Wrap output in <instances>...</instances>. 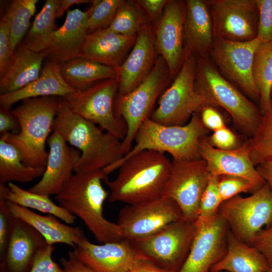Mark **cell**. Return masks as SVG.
<instances>
[{
    "instance_id": "obj_1",
    "label": "cell",
    "mask_w": 272,
    "mask_h": 272,
    "mask_svg": "<svg viewBox=\"0 0 272 272\" xmlns=\"http://www.w3.org/2000/svg\"><path fill=\"white\" fill-rule=\"evenodd\" d=\"M171 167L164 153L145 150L103 169L108 175L119 169L115 179L104 180L109 201L135 205L162 196Z\"/></svg>"
},
{
    "instance_id": "obj_2",
    "label": "cell",
    "mask_w": 272,
    "mask_h": 272,
    "mask_svg": "<svg viewBox=\"0 0 272 272\" xmlns=\"http://www.w3.org/2000/svg\"><path fill=\"white\" fill-rule=\"evenodd\" d=\"M103 130L73 112L60 97L53 131L80 152L75 173L103 170L122 158V141Z\"/></svg>"
},
{
    "instance_id": "obj_3",
    "label": "cell",
    "mask_w": 272,
    "mask_h": 272,
    "mask_svg": "<svg viewBox=\"0 0 272 272\" xmlns=\"http://www.w3.org/2000/svg\"><path fill=\"white\" fill-rule=\"evenodd\" d=\"M106 178L102 169L75 173L55 196L60 206L82 220L100 244L124 239L118 225L103 215L109 193L102 181Z\"/></svg>"
},
{
    "instance_id": "obj_4",
    "label": "cell",
    "mask_w": 272,
    "mask_h": 272,
    "mask_svg": "<svg viewBox=\"0 0 272 272\" xmlns=\"http://www.w3.org/2000/svg\"><path fill=\"white\" fill-rule=\"evenodd\" d=\"M60 97L48 96L29 98L12 111L20 124L17 133L1 135L15 146L28 166L45 167L48 155L45 145L53 131Z\"/></svg>"
},
{
    "instance_id": "obj_5",
    "label": "cell",
    "mask_w": 272,
    "mask_h": 272,
    "mask_svg": "<svg viewBox=\"0 0 272 272\" xmlns=\"http://www.w3.org/2000/svg\"><path fill=\"white\" fill-rule=\"evenodd\" d=\"M196 91L210 103L224 109L236 127L251 138L262 116L260 107L223 77L209 57L196 58Z\"/></svg>"
},
{
    "instance_id": "obj_6",
    "label": "cell",
    "mask_w": 272,
    "mask_h": 272,
    "mask_svg": "<svg viewBox=\"0 0 272 272\" xmlns=\"http://www.w3.org/2000/svg\"><path fill=\"white\" fill-rule=\"evenodd\" d=\"M208 131L202 122L199 112L194 113L187 123L181 126L161 124L149 118L137 131L134 146L119 161L145 150L168 153L173 159L177 160L201 159L199 142Z\"/></svg>"
},
{
    "instance_id": "obj_7",
    "label": "cell",
    "mask_w": 272,
    "mask_h": 272,
    "mask_svg": "<svg viewBox=\"0 0 272 272\" xmlns=\"http://www.w3.org/2000/svg\"><path fill=\"white\" fill-rule=\"evenodd\" d=\"M172 78L166 62L159 55L151 72L134 89L124 95L117 96L114 105V113L117 117L123 119L127 126L126 134L122 141L124 156L131 149L137 131L150 118L157 99Z\"/></svg>"
},
{
    "instance_id": "obj_8",
    "label": "cell",
    "mask_w": 272,
    "mask_h": 272,
    "mask_svg": "<svg viewBox=\"0 0 272 272\" xmlns=\"http://www.w3.org/2000/svg\"><path fill=\"white\" fill-rule=\"evenodd\" d=\"M196 66L195 57L187 55L172 84L162 94L151 120L165 125H184L210 103L195 88Z\"/></svg>"
},
{
    "instance_id": "obj_9",
    "label": "cell",
    "mask_w": 272,
    "mask_h": 272,
    "mask_svg": "<svg viewBox=\"0 0 272 272\" xmlns=\"http://www.w3.org/2000/svg\"><path fill=\"white\" fill-rule=\"evenodd\" d=\"M118 89L117 78L106 79L85 90H76L63 98L73 112L122 141L126 134V124L114 110Z\"/></svg>"
},
{
    "instance_id": "obj_10",
    "label": "cell",
    "mask_w": 272,
    "mask_h": 272,
    "mask_svg": "<svg viewBox=\"0 0 272 272\" xmlns=\"http://www.w3.org/2000/svg\"><path fill=\"white\" fill-rule=\"evenodd\" d=\"M196 230V223L183 218L152 236L129 241L155 263L178 272L189 254Z\"/></svg>"
},
{
    "instance_id": "obj_11",
    "label": "cell",
    "mask_w": 272,
    "mask_h": 272,
    "mask_svg": "<svg viewBox=\"0 0 272 272\" xmlns=\"http://www.w3.org/2000/svg\"><path fill=\"white\" fill-rule=\"evenodd\" d=\"M219 213L233 234L251 245L258 232L272 225V190L266 183L249 196L237 195L222 202Z\"/></svg>"
},
{
    "instance_id": "obj_12",
    "label": "cell",
    "mask_w": 272,
    "mask_h": 272,
    "mask_svg": "<svg viewBox=\"0 0 272 272\" xmlns=\"http://www.w3.org/2000/svg\"><path fill=\"white\" fill-rule=\"evenodd\" d=\"M261 42L257 38L246 42L215 39L209 56L221 75L252 101H259L252 66L255 50Z\"/></svg>"
},
{
    "instance_id": "obj_13",
    "label": "cell",
    "mask_w": 272,
    "mask_h": 272,
    "mask_svg": "<svg viewBox=\"0 0 272 272\" xmlns=\"http://www.w3.org/2000/svg\"><path fill=\"white\" fill-rule=\"evenodd\" d=\"M183 218L171 198L161 196L135 205H127L119 212L117 224L124 239L133 241L152 236Z\"/></svg>"
},
{
    "instance_id": "obj_14",
    "label": "cell",
    "mask_w": 272,
    "mask_h": 272,
    "mask_svg": "<svg viewBox=\"0 0 272 272\" xmlns=\"http://www.w3.org/2000/svg\"><path fill=\"white\" fill-rule=\"evenodd\" d=\"M210 176L206 163L201 158L190 161L173 159L162 196L175 201L183 218L195 223L200 200Z\"/></svg>"
},
{
    "instance_id": "obj_15",
    "label": "cell",
    "mask_w": 272,
    "mask_h": 272,
    "mask_svg": "<svg viewBox=\"0 0 272 272\" xmlns=\"http://www.w3.org/2000/svg\"><path fill=\"white\" fill-rule=\"evenodd\" d=\"M215 39L246 42L257 38L255 0H209Z\"/></svg>"
},
{
    "instance_id": "obj_16",
    "label": "cell",
    "mask_w": 272,
    "mask_h": 272,
    "mask_svg": "<svg viewBox=\"0 0 272 272\" xmlns=\"http://www.w3.org/2000/svg\"><path fill=\"white\" fill-rule=\"evenodd\" d=\"M197 230L189 254L178 272H209L226 255L229 228L218 214L211 222L196 221Z\"/></svg>"
},
{
    "instance_id": "obj_17",
    "label": "cell",
    "mask_w": 272,
    "mask_h": 272,
    "mask_svg": "<svg viewBox=\"0 0 272 272\" xmlns=\"http://www.w3.org/2000/svg\"><path fill=\"white\" fill-rule=\"evenodd\" d=\"M186 10L185 1L168 0L155 24L156 49L166 62L172 78L177 75L185 58L183 33Z\"/></svg>"
},
{
    "instance_id": "obj_18",
    "label": "cell",
    "mask_w": 272,
    "mask_h": 272,
    "mask_svg": "<svg viewBox=\"0 0 272 272\" xmlns=\"http://www.w3.org/2000/svg\"><path fill=\"white\" fill-rule=\"evenodd\" d=\"M72 251L96 272H129L144 256L127 240L96 244L86 237Z\"/></svg>"
},
{
    "instance_id": "obj_19",
    "label": "cell",
    "mask_w": 272,
    "mask_h": 272,
    "mask_svg": "<svg viewBox=\"0 0 272 272\" xmlns=\"http://www.w3.org/2000/svg\"><path fill=\"white\" fill-rule=\"evenodd\" d=\"M198 146L200 158L205 161L210 174L242 177L257 189L266 183L250 160L248 142L234 150H221L212 146L205 136Z\"/></svg>"
},
{
    "instance_id": "obj_20",
    "label": "cell",
    "mask_w": 272,
    "mask_h": 272,
    "mask_svg": "<svg viewBox=\"0 0 272 272\" xmlns=\"http://www.w3.org/2000/svg\"><path fill=\"white\" fill-rule=\"evenodd\" d=\"M48 155L44 172L41 179L27 190L47 196L56 195L73 175L80 152L67 145L58 133L53 131L47 143Z\"/></svg>"
},
{
    "instance_id": "obj_21",
    "label": "cell",
    "mask_w": 272,
    "mask_h": 272,
    "mask_svg": "<svg viewBox=\"0 0 272 272\" xmlns=\"http://www.w3.org/2000/svg\"><path fill=\"white\" fill-rule=\"evenodd\" d=\"M154 30L150 22L142 27L135 43L122 64L116 69L118 95L134 89L149 74L156 61Z\"/></svg>"
},
{
    "instance_id": "obj_22",
    "label": "cell",
    "mask_w": 272,
    "mask_h": 272,
    "mask_svg": "<svg viewBox=\"0 0 272 272\" xmlns=\"http://www.w3.org/2000/svg\"><path fill=\"white\" fill-rule=\"evenodd\" d=\"M92 8L86 12L75 9L67 11L63 25L51 34L46 50L49 61L60 64L78 57L88 34Z\"/></svg>"
},
{
    "instance_id": "obj_23",
    "label": "cell",
    "mask_w": 272,
    "mask_h": 272,
    "mask_svg": "<svg viewBox=\"0 0 272 272\" xmlns=\"http://www.w3.org/2000/svg\"><path fill=\"white\" fill-rule=\"evenodd\" d=\"M183 44L185 57L208 58L215 37L209 0H186Z\"/></svg>"
},
{
    "instance_id": "obj_24",
    "label": "cell",
    "mask_w": 272,
    "mask_h": 272,
    "mask_svg": "<svg viewBox=\"0 0 272 272\" xmlns=\"http://www.w3.org/2000/svg\"><path fill=\"white\" fill-rule=\"evenodd\" d=\"M136 38L137 36L116 33L107 28L98 30L87 35L79 57L116 69L126 59Z\"/></svg>"
},
{
    "instance_id": "obj_25",
    "label": "cell",
    "mask_w": 272,
    "mask_h": 272,
    "mask_svg": "<svg viewBox=\"0 0 272 272\" xmlns=\"http://www.w3.org/2000/svg\"><path fill=\"white\" fill-rule=\"evenodd\" d=\"M47 243L34 228L13 218L7 247L6 263L10 272H25L32 265L39 249Z\"/></svg>"
},
{
    "instance_id": "obj_26",
    "label": "cell",
    "mask_w": 272,
    "mask_h": 272,
    "mask_svg": "<svg viewBox=\"0 0 272 272\" xmlns=\"http://www.w3.org/2000/svg\"><path fill=\"white\" fill-rule=\"evenodd\" d=\"M75 90L62 78L60 64L49 61L42 67L40 75L35 80L18 90L1 95L0 104L10 109L20 101L48 96L63 98Z\"/></svg>"
},
{
    "instance_id": "obj_27",
    "label": "cell",
    "mask_w": 272,
    "mask_h": 272,
    "mask_svg": "<svg viewBox=\"0 0 272 272\" xmlns=\"http://www.w3.org/2000/svg\"><path fill=\"white\" fill-rule=\"evenodd\" d=\"M6 201L13 217L34 228L48 244L63 243L74 248L86 237L80 228L63 224L52 215L42 216L29 209Z\"/></svg>"
},
{
    "instance_id": "obj_28",
    "label": "cell",
    "mask_w": 272,
    "mask_h": 272,
    "mask_svg": "<svg viewBox=\"0 0 272 272\" xmlns=\"http://www.w3.org/2000/svg\"><path fill=\"white\" fill-rule=\"evenodd\" d=\"M47 51H34L21 42L16 48L11 62L0 79L1 95L18 90L37 79Z\"/></svg>"
},
{
    "instance_id": "obj_29",
    "label": "cell",
    "mask_w": 272,
    "mask_h": 272,
    "mask_svg": "<svg viewBox=\"0 0 272 272\" xmlns=\"http://www.w3.org/2000/svg\"><path fill=\"white\" fill-rule=\"evenodd\" d=\"M227 251L225 256L213 265L210 271L269 272L268 263L255 248L237 238L229 231Z\"/></svg>"
},
{
    "instance_id": "obj_30",
    "label": "cell",
    "mask_w": 272,
    "mask_h": 272,
    "mask_svg": "<svg viewBox=\"0 0 272 272\" xmlns=\"http://www.w3.org/2000/svg\"><path fill=\"white\" fill-rule=\"evenodd\" d=\"M62 78L72 88L85 90L95 83L117 78L115 68L83 57H77L60 64Z\"/></svg>"
},
{
    "instance_id": "obj_31",
    "label": "cell",
    "mask_w": 272,
    "mask_h": 272,
    "mask_svg": "<svg viewBox=\"0 0 272 272\" xmlns=\"http://www.w3.org/2000/svg\"><path fill=\"white\" fill-rule=\"evenodd\" d=\"M0 196L6 201L21 207L52 215L67 224L75 222V216L60 205L54 203L49 196L25 190L13 182L8 183V186L0 183Z\"/></svg>"
},
{
    "instance_id": "obj_32",
    "label": "cell",
    "mask_w": 272,
    "mask_h": 272,
    "mask_svg": "<svg viewBox=\"0 0 272 272\" xmlns=\"http://www.w3.org/2000/svg\"><path fill=\"white\" fill-rule=\"evenodd\" d=\"M45 167L27 166L20 151L15 146L0 138V183L13 181L29 182L42 176Z\"/></svg>"
},
{
    "instance_id": "obj_33",
    "label": "cell",
    "mask_w": 272,
    "mask_h": 272,
    "mask_svg": "<svg viewBox=\"0 0 272 272\" xmlns=\"http://www.w3.org/2000/svg\"><path fill=\"white\" fill-rule=\"evenodd\" d=\"M60 0H46L36 16L23 43L31 50L41 52L48 47L50 37L55 30V19Z\"/></svg>"
},
{
    "instance_id": "obj_34",
    "label": "cell",
    "mask_w": 272,
    "mask_h": 272,
    "mask_svg": "<svg viewBox=\"0 0 272 272\" xmlns=\"http://www.w3.org/2000/svg\"><path fill=\"white\" fill-rule=\"evenodd\" d=\"M252 74L262 114L269 108L272 88V40L261 42L254 56Z\"/></svg>"
},
{
    "instance_id": "obj_35",
    "label": "cell",
    "mask_w": 272,
    "mask_h": 272,
    "mask_svg": "<svg viewBox=\"0 0 272 272\" xmlns=\"http://www.w3.org/2000/svg\"><path fill=\"white\" fill-rule=\"evenodd\" d=\"M38 2V0H14L5 12L9 21L11 48L13 54L26 35Z\"/></svg>"
},
{
    "instance_id": "obj_36",
    "label": "cell",
    "mask_w": 272,
    "mask_h": 272,
    "mask_svg": "<svg viewBox=\"0 0 272 272\" xmlns=\"http://www.w3.org/2000/svg\"><path fill=\"white\" fill-rule=\"evenodd\" d=\"M249 157L255 166L272 158V98L253 135L248 142Z\"/></svg>"
},
{
    "instance_id": "obj_37",
    "label": "cell",
    "mask_w": 272,
    "mask_h": 272,
    "mask_svg": "<svg viewBox=\"0 0 272 272\" xmlns=\"http://www.w3.org/2000/svg\"><path fill=\"white\" fill-rule=\"evenodd\" d=\"M148 20L135 1H124L118 9L107 29L127 36H137Z\"/></svg>"
},
{
    "instance_id": "obj_38",
    "label": "cell",
    "mask_w": 272,
    "mask_h": 272,
    "mask_svg": "<svg viewBox=\"0 0 272 272\" xmlns=\"http://www.w3.org/2000/svg\"><path fill=\"white\" fill-rule=\"evenodd\" d=\"M219 176L211 175L201 196L197 220L209 222L214 220L219 214L222 203L219 189Z\"/></svg>"
},
{
    "instance_id": "obj_39",
    "label": "cell",
    "mask_w": 272,
    "mask_h": 272,
    "mask_svg": "<svg viewBox=\"0 0 272 272\" xmlns=\"http://www.w3.org/2000/svg\"><path fill=\"white\" fill-rule=\"evenodd\" d=\"M123 0L93 1L88 34L107 28L112 22Z\"/></svg>"
},
{
    "instance_id": "obj_40",
    "label": "cell",
    "mask_w": 272,
    "mask_h": 272,
    "mask_svg": "<svg viewBox=\"0 0 272 272\" xmlns=\"http://www.w3.org/2000/svg\"><path fill=\"white\" fill-rule=\"evenodd\" d=\"M218 189L222 201L242 192L253 193L257 189L248 180L238 176L222 175L219 177Z\"/></svg>"
},
{
    "instance_id": "obj_41",
    "label": "cell",
    "mask_w": 272,
    "mask_h": 272,
    "mask_svg": "<svg viewBox=\"0 0 272 272\" xmlns=\"http://www.w3.org/2000/svg\"><path fill=\"white\" fill-rule=\"evenodd\" d=\"M258 9L257 38L261 42L272 40V0H255Z\"/></svg>"
},
{
    "instance_id": "obj_42",
    "label": "cell",
    "mask_w": 272,
    "mask_h": 272,
    "mask_svg": "<svg viewBox=\"0 0 272 272\" xmlns=\"http://www.w3.org/2000/svg\"><path fill=\"white\" fill-rule=\"evenodd\" d=\"M13 55L11 48L10 30L8 18L3 13L0 19V77L4 75Z\"/></svg>"
},
{
    "instance_id": "obj_43",
    "label": "cell",
    "mask_w": 272,
    "mask_h": 272,
    "mask_svg": "<svg viewBox=\"0 0 272 272\" xmlns=\"http://www.w3.org/2000/svg\"><path fill=\"white\" fill-rule=\"evenodd\" d=\"M54 246L46 243L37 252L30 272H64L52 259Z\"/></svg>"
},
{
    "instance_id": "obj_44",
    "label": "cell",
    "mask_w": 272,
    "mask_h": 272,
    "mask_svg": "<svg viewBox=\"0 0 272 272\" xmlns=\"http://www.w3.org/2000/svg\"><path fill=\"white\" fill-rule=\"evenodd\" d=\"M208 140L212 146L221 150H232L241 146L237 136L226 126L214 131Z\"/></svg>"
},
{
    "instance_id": "obj_45",
    "label": "cell",
    "mask_w": 272,
    "mask_h": 272,
    "mask_svg": "<svg viewBox=\"0 0 272 272\" xmlns=\"http://www.w3.org/2000/svg\"><path fill=\"white\" fill-rule=\"evenodd\" d=\"M260 252L266 259L272 272V225L265 227L254 236L251 245Z\"/></svg>"
},
{
    "instance_id": "obj_46",
    "label": "cell",
    "mask_w": 272,
    "mask_h": 272,
    "mask_svg": "<svg viewBox=\"0 0 272 272\" xmlns=\"http://www.w3.org/2000/svg\"><path fill=\"white\" fill-rule=\"evenodd\" d=\"M220 107L209 103L205 105L199 112L202 122L208 129L215 131L226 126Z\"/></svg>"
},
{
    "instance_id": "obj_47",
    "label": "cell",
    "mask_w": 272,
    "mask_h": 272,
    "mask_svg": "<svg viewBox=\"0 0 272 272\" xmlns=\"http://www.w3.org/2000/svg\"><path fill=\"white\" fill-rule=\"evenodd\" d=\"M13 218L6 199L0 196V251L3 254L7 249L11 224Z\"/></svg>"
},
{
    "instance_id": "obj_48",
    "label": "cell",
    "mask_w": 272,
    "mask_h": 272,
    "mask_svg": "<svg viewBox=\"0 0 272 272\" xmlns=\"http://www.w3.org/2000/svg\"><path fill=\"white\" fill-rule=\"evenodd\" d=\"M135 2L144 10L151 22L156 24L161 18L168 0H138Z\"/></svg>"
},
{
    "instance_id": "obj_49",
    "label": "cell",
    "mask_w": 272,
    "mask_h": 272,
    "mask_svg": "<svg viewBox=\"0 0 272 272\" xmlns=\"http://www.w3.org/2000/svg\"><path fill=\"white\" fill-rule=\"evenodd\" d=\"M20 124L16 116L10 109L1 106L0 133H17L20 130Z\"/></svg>"
},
{
    "instance_id": "obj_50",
    "label": "cell",
    "mask_w": 272,
    "mask_h": 272,
    "mask_svg": "<svg viewBox=\"0 0 272 272\" xmlns=\"http://www.w3.org/2000/svg\"><path fill=\"white\" fill-rule=\"evenodd\" d=\"M60 261L64 272H96L77 258L72 251H69L67 257L61 258Z\"/></svg>"
},
{
    "instance_id": "obj_51",
    "label": "cell",
    "mask_w": 272,
    "mask_h": 272,
    "mask_svg": "<svg viewBox=\"0 0 272 272\" xmlns=\"http://www.w3.org/2000/svg\"><path fill=\"white\" fill-rule=\"evenodd\" d=\"M129 272H175L160 266L144 257L139 260Z\"/></svg>"
},
{
    "instance_id": "obj_52",
    "label": "cell",
    "mask_w": 272,
    "mask_h": 272,
    "mask_svg": "<svg viewBox=\"0 0 272 272\" xmlns=\"http://www.w3.org/2000/svg\"><path fill=\"white\" fill-rule=\"evenodd\" d=\"M256 168L272 190V158L260 163Z\"/></svg>"
},
{
    "instance_id": "obj_53",
    "label": "cell",
    "mask_w": 272,
    "mask_h": 272,
    "mask_svg": "<svg viewBox=\"0 0 272 272\" xmlns=\"http://www.w3.org/2000/svg\"><path fill=\"white\" fill-rule=\"evenodd\" d=\"M92 2V1L88 0H60V3L57 11V18L62 16L65 11L74 5L87 4Z\"/></svg>"
},
{
    "instance_id": "obj_54",
    "label": "cell",
    "mask_w": 272,
    "mask_h": 272,
    "mask_svg": "<svg viewBox=\"0 0 272 272\" xmlns=\"http://www.w3.org/2000/svg\"><path fill=\"white\" fill-rule=\"evenodd\" d=\"M209 272H212V271H209ZM213 272H228V271H224V270H221V271H213Z\"/></svg>"
},
{
    "instance_id": "obj_55",
    "label": "cell",
    "mask_w": 272,
    "mask_h": 272,
    "mask_svg": "<svg viewBox=\"0 0 272 272\" xmlns=\"http://www.w3.org/2000/svg\"><path fill=\"white\" fill-rule=\"evenodd\" d=\"M272 98V88H271V98Z\"/></svg>"
},
{
    "instance_id": "obj_56",
    "label": "cell",
    "mask_w": 272,
    "mask_h": 272,
    "mask_svg": "<svg viewBox=\"0 0 272 272\" xmlns=\"http://www.w3.org/2000/svg\"><path fill=\"white\" fill-rule=\"evenodd\" d=\"M3 269V270H1V272H5V271H4V269H3H3Z\"/></svg>"
}]
</instances>
